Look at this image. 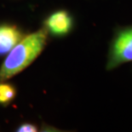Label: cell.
I'll return each instance as SVG.
<instances>
[{
  "mask_svg": "<svg viewBox=\"0 0 132 132\" xmlns=\"http://www.w3.org/2000/svg\"><path fill=\"white\" fill-rule=\"evenodd\" d=\"M46 29L23 37L12 49L0 68V81L15 77L27 68L37 58L46 46Z\"/></svg>",
  "mask_w": 132,
  "mask_h": 132,
  "instance_id": "1",
  "label": "cell"
},
{
  "mask_svg": "<svg viewBox=\"0 0 132 132\" xmlns=\"http://www.w3.org/2000/svg\"><path fill=\"white\" fill-rule=\"evenodd\" d=\"M132 61V26L116 31L112 40L106 64V70L111 71L120 64Z\"/></svg>",
  "mask_w": 132,
  "mask_h": 132,
  "instance_id": "2",
  "label": "cell"
},
{
  "mask_svg": "<svg viewBox=\"0 0 132 132\" xmlns=\"http://www.w3.org/2000/svg\"><path fill=\"white\" fill-rule=\"evenodd\" d=\"M45 29L55 36H65L73 27V18L68 11L57 10L48 16L45 20Z\"/></svg>",
  "mask_w": 132,
  "mask_h": 132,
  "instance_id": "3",
  "label": "cell"
},
{
  "mask_svg": "<svg viewBox=\"0 0 132 132\" xmlns=\"http://www.w3.org/2000/svg\"><path fill=\"white\" fill-rule=\"evenodd\" d=\"M22 38L23 33L17 26L12 24L0 25V56L9 53Z\"/></svg>",
  "mask_w": 132,
  "mask_h": 132,
  "instance_id": "4",
  "label": "cell"
},
{
  "mask_svg": "<svg viewBox=\"0 0 132 132\" xmlns=\"http://www.w3.org/2000/svg\"><path fill=\"white\" fill-rule=\"evenodd\" d=\"M15 87L10 83L0 81V105L7 106L15 99Z\"/></svg>",
  "mask_w": 132,
  "mask_h": 132,
  "instance_id": "5",
  "label": "cell"
},
{
  "mask_svg": "<svg viewBox=\"0 0 132 132\" xmlns=\"http://www.w3.org/2000/svg\"><path fill=\"white\" fill-rule=\"evenodd\" d=\"M37 130V126L30 123H24L17 128V131L19 132H35Z\"/></svg>",
  "mask_w": 132,
  "mask_h": 132,
  "instance_id": "6",
  "label": "cell"
}]
</instances>
